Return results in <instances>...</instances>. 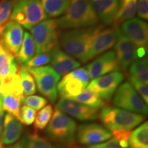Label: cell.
Wrapping results in <instances>:
<instances>
[{"label": "cell", "instance_id": "19", "mask_svg": "<svg viewBox=\"0 0 148 148\" xmlns=\"http://www.w3.org/2000/svg\"><path fill=\"white\" fill-rule=\"evenodd\" d=\"M98 18L106 25L113 24L119 10V0H90Z\"/></svg>", "mask_w": 148, "mask_h": 148}, {"label": "cell", "instance_id": "12", "mask_svg": "<svg viewBox=\"0 0 148 148\" xmlns=\"http://www.w3.org/2000/svg\"><path fill=\"white\" fill-rule=\"evenodd\" d=\"M108 130L97 123H84L77 127V143L84 145H94L103 143L111 138Z\"/></svg>", "mask_w": 148, "mask_h": 148}, {"label": "cell", "instance_id": "42", "mask_svg": "<svg viewBox=\"0 0 148 148\" xmlns=\"http://www.w3.org/2000/svg\"><path fill=\"white\" fill-rule=\"evenodd\" d=\"M10 148H23V147H22L21 143H18L12 147H10Z\"/></svg>", "mask_w": 148, "mask_h": 148}, {"label": "cell", "instance_id": "13", "mask_svg": "<svg viewBox=\"0 0 148 148\" xmlns=\"http://www.w3.org/2000/svg\"><path fill=\"white\" fill-rule=\"evenodd\" d=\"M120 29L136 47L147 49L148 26L147 22L138 18H132L123 22Z\"/></svg>", "mask_w": 148, "mask_h": 148}, {"label": "cell", "instance_id": "18", "mask_svg": "<svg viewBox=\"0 0 148 148\" xmlns=\"http://www.w3.org/2000/svg\"><path fill=\"white\" fill-rule=\"evenodd\" d=\"M50 62L53 69L60 76L77 69L81 64L78 60L68 55L58 47L51 52Z\"/></svg>", "mask_w": 148, "mask_h": 148}, {"label": "cell", "instance_id": "26", "mask_svg": "<svg viewBox=\"0 0 148 148\" xmlns=\"http://www.w3.org/2000/svg\"><path fill=\"white\" fill-rule=\"evenodd\" d=\"M69 99L82 103L85 106L98 109V110L102 108L105 105L104 101L99 95H97L95 92L92 90H88L86 88L78 95L72 97Z\"/></svg>", "mask_w": 148, "mask_h": 148}, {"label": "cell", "instance_id": "28", "mask_svg": "<svg viewBox=\"0 0 148 148\" xmlns=\"http://www.w3.org/2000/svg\"><path fill=\"white\" fill-rule=\"evenodd\" d=\"M21 143L23 148H56L49 140L36 132L25 135Z\"/></svg>", "mask_w": 148, "mask_h": 148}, {"label": "cell", "instance_id": "35", "mask_svg": "<svg viewBox=\"0 0 148 148\" xmlns=\"http://www.w3.org/2000/svg\"><path fill=\"white\" fill-rule=\"evenodd\" d=\"M36 115V110L24 105L20 108L17 119L24 125H30L34 123Z\"/></svg>", "mask_w": 148, "mask_h": 148}, {"label": "cell", "instance_id": "25", "mask_svg": "<svg viewBox=\"0 0 148 148\" xmlns=\"http://www.w3.org/2000/svg\"><path fill=\"white\" fill-rule=\"evenodd\" d=\"M0 90H1L2 95L5 94H10L23 99L24 95L19 73L18 72L9 78L5 79L3 82H1Z\"/></svg>", "mask_w": 148, "mask_h": 148}, {"label": "cell", "instance_id": "37", "mask_svg": "<svg viewBox=\"0 0 148 148\" xmlns=\"http://www.w3.org/2000/svg\"><path fill=\"white\" fill-rule=\"evenodd\" d=\"M130 82L133 88H135V90L138 92V95L141 96V98L143 101L147 103H148V87L147 85L143 84L140 81L137 80L134 77L129 76Z\"/></svg>", "mask_w": 148, "mask_h": 148}, {"label": "cell", "instance_id": "9", "mask_svg": "<svg viewBox=\"0 0 148 148\" xmlns=\"http://www.w3.org/2000/svg\"><path fill=\"white\" fill-rule=\"evenodd\" d=\"M86 68L76 69L64 75L58 84V92L61 97L69 99L80 94L89 83Z\"/></svg>", "mask_w": 148, "mask_h": 148}, {"label": "cell", "instance_id": "33", "mask_svg": "<svg viewBox=\"0 0 148 148\" xmlns=\"http://www.w3.org/2000/svg\"><path fill=\"white\" fill-rule=\"evenodd\" d=\"M16 1L15 0L0 1V25H5L10 18L12 8Z\"/></svg>", "mask_w": 148, "mask_h": 148}, {"label": "cell", "instance_id": "27", "mask_svg": "<svg viewBox=\"0 0 148 148\" xmlns=\"http://www.w3.org/2000/svg\"><path fill=\"white\" fill-rule=\"evenodd\" d=\"M130 148H148V122H144L132 132L129 140Z\"/></svg>", "mask_w": 148, "mask_h": 148}, {"label": "cell", "instance_id": "43", "mask_svg": "<svg viewBox=\"0 0 148 148\" xmlns=\"http://www.w3.org/2000/svg\"><path fill=\"white\" fill-rule=\"evenodd\" d=\"M0 86H1V82H0ZM1 103H2V95L0 90V108H1Z\"/></svg>", "mask_w": 148, "mask_h": 148}, {"label": "cell", "instance_id": "14", "mask_svg": "<svg viewBox=\"0 0 148 148\" xmlns=\"http://www.w3.org/2000/svg\"><path fill=\"white\" fill-rule=\"evenodd\" d=\"M89 79H93L114 71H119L120 68L115 52L109 51L98 57L86 66Z\"/></svg>", "mask_w": 148, "mask_h": 148}, {"label": "cell", "instance_id": "31", "mask_svg": "<svg viewBox=\"0 0 148 148\" xmlns=\"http://www.w3.org/2000/svg\"><path fill=\"white\" fill-rule=\"evenodd\" d=\"M22 99L10 94H5L2 95V103L1 108L6 111L8 114L14 116L17 119L19 113Z\"/></svg>", "mask_w": 148, "mask_h": 148}, {"label": "cell", "instance_id": "10", "mask_svg": "<svg viewBox=\"0 0 148 148\" xmlns=\"http://www.w3.org/2000/svg\"><path fill=\"white\" fill-rule=\"evenodd\" d=\"M114 27L116 36L114 52L119 62L120 69L125 72L131 64L138 59V47L121 32L119 26Z\"/></svg>", "mask_w": 148, "mask_h": 148}, {"label": "cell", "instance_id": "40", "mask_svg": "<svg viewBox=\"0 0 148 148\" xmlns=\"http://www.w3.org/2000/svg\"><path fill=\"white\" fill-rule=\"evenodd\" d=\"M86 148H123L119 145V142L114 138H110L106 142H103L102 143L97 144V145H90Z\"/></svg>", "mask_w": 148, "mask_h": 148}, {"label": "cell", "instance_id": "32", "mask_svg": "<svg viewBox=\"0 0 148 148\" xmlns=\"http://www.w3.org/2000/svg\"><path fill=\"white\" fill-rule=\"evenodd\" d=\"M53 115V108L47 104L36 114L34 119V128L36 130H42L47 126Z\"/></svg>", "mask_w": 148, "mask_h": 148}, {"label": "cell", "instance_id": "46", "mask_svg": "<svg viewBox=\"0 0 148 148\" xmlns=\"http://www.w3.org/2000/svg\"><path fill=\"white\" fill-rule=\"evenodd\" d=\"M15 1H19V0H15Z\"/></svg>", "mask_w": 148, "mask_h": 148}, {"label": "cell", "instance_id": "5", "mask_svg": "<svg viewBox=\"0 0 148 148\" xmlns=\"http://www.w3.org/2000/svg\"><path fill=\"white\" fill-rule=\"evenodd\" d=\"M40 0H19L12 8L10 19L25 28L31 29L47 18Z\"/></svg>", "mask_w": 148, "mask_h": 148}, {"label": "cell", "instance_id": "24", "mask_svg": "<svg viewBox=\"0 0 148 148\" xmlns=\"http://www.w3.org/2000/svg\"><path fill=\"white\" fill-rule=\"evenodd\" d=\"M47 17L54 18L62 15L69 7L71 0H40Z\"/></svg>", "mask_w": 148, "mask_h": 148}, {"label": "cell", "instance_id": "34", "mask_svg": "<svg viewBox=\"0 0 148 148\" xmlns=\"http://www.w3.org/2000/svg\"><path fill=\"white\" fill-rule=\"evenodd\" d=\"M22 103L35 110H38L47 105V100L40 95H29L23 98Z\"/></svg>", "mask_w": 148, "mask_h": 148}, {"label": "cell", "instance_id": "36", "mask_svg": "<svg viewBox=\"0 0 148 148\" xmlns=\"http://www.w3.org/2000/svg\"><path fill=\"white\" fill-rule=\"evenodd\" d=\"M51 62V53H41L36 54L24 66L27 68H35L42 66Z\"/></svg>", "mask_w": 148, "mask_h": 148}, {"label": "cell", "instance_id": "1", "mask_svg": "<svg viewBox=\"0 0 148 148\" xmlns=\"http://www.w3.org/2000/svg\"><path fill=\"white\" fill-rule=\"evenodd\" d=\"M103 28L101 25H95L66 31L59 38L60 47L68 55L85 63L92 41Z\"/></svg>", "mask_w": 148, "mask_h": 148}, {"label": "cell", "instance_id": "20", "mask_svg": "<svg viewBox=\"0 0 148 148\" xmlns=\"http://www.w3.org/2000/svg\"><path fill=\"white\" fill-rule=\"evenodd\" d=\"M1 140L3 145H11L19 139L23 134L22 123L14 116L7 113L4 117Z\"/></svg>", "mask_w": 148, "mask_h": 148}, {"label": "cell", "instance_id": "6", "mask_svg": "<svg viewBox=\"0 0 148 148\" xmlns=\"http://www.w3.org/2000/svg\"><path fill=\"white\" fill-rule=\"evenodd\" d=\"M31 34L36 45V54L51 53L58 47L60 28L56 19H45L33 27Z\"/></svg>", "mask_w": 148, "mask_h": 148}, {"label": "cell", "instance_id": "17", "mask_svg": "<svg viewBox=\"0 0 148 148\" xmlns=\"http://www.w3.org/2000/svg\"><path fill=\"white\" fill-rule=\"evenodd\" d=\"M116 38L114 27L101 29L95 36L90 45L86 55V62L114 46Z\"/></svg>", "mask_w": 148, "mask_h": 148}, {"label": "cell", "instance_id": "30", "mask_svg": "<svg viewBox=\"0 0 148 148\" xmlns=\"http://www.w3.org/2000/svg\"><path fill=\"white\" fill-rule=\"evenodd\" d=\"M18 73L21 77L24 97L34 94L36 92V84H35L34 77L31 75L27 68L24 65H22L21 67H19Z\"/></svg>", "mask_w": 148, "mask_h": 148}, {"label": "cell", "instance_id": "44", "mask_svg": "<svg viewBox=\"0 0 148 148\" xmlns=\"http://www.w3.org/2000/svg\"><path fill=\"white\" fill-rule=\"evenodd\" d=\"M4 26H5V25H0V35H1V32H3V28H4Z\"/></svg>", "mask_w": 148, "mask_h": 148}, {"label": "cell", "instance_id": "16", "mask_svg": "<svg viewBox=\"0 0 148 148\" xmlns=\"http://www.w3.org/2000/svg\"><path fill=\"white\" fill-rule=\"evenodd\" d=\"M23 34V29L21 25L10 21L5 24L0 35V42L16 58L21 48Z\"/></svg>", "mask_w": 148, "mask_h": 148}, {"label": "cell", "instance_id": "23", "mask_svg": "<svg viewBox=\"0 0 148 148\" xmlns=\"http://www.w3.org/2000/svg\"><path fill=\"white\" fill-rule=\"evenodd\" d=\"M119 10L113 23L114 26H119V24L134 17L137 8V0H119Z\"/></svg>", "mask_w": 148, "mask_h": 148}, {"label": "cell", "instance_id": "22", "mask_svg": "<svg viewBox=\"0 0 148 148\" xmlns=\"http://www.w3.org/2000/svg\"><path fill=\"white\" fill-rule=\"evenodd\" d=\"M36 45L32 35L29 32H25L23 34V39L18 51L16 59L18 62L24 65L32 59L36 54Z\"/></svg>", "mask_w": 148, "mask_h": 148}, {"label": "cell", "instance_id": "39", "mask_svg": "<svg viewBox=\"0 0 148 148\" xmlns=\"http://www.w3.org/2000/svg\"><path fill=\"white\" fill-rule=\"evenodd\" d=\"M137 14L140 18L148 19V0H137Z\"/></svg>", "mask_w": 148, "mask_h": 148}, {"label": "cell", "instance_id": "41", "mask_svg": "<svg viewBox=\"0 0 148 148\" xmlns=\"http://www.w3.org/2000/svg\"><path fill=\"white\" fill-rule=\"evenodd\" d=\"M4 115V110L2 108H0V140H1V135L3 132V119Z\"/></svg>", "mask_w": 148, "mask_h": 148}, {"label": "cell", "instance_id": "15", "mask_svg": "<svg viewBox=\"0 0 148 148\" xmlns=\"http://www.w3.org/2000/svg\"><path fill=\"white\" fill-rule=\"evenodd\" d=\"M56 106L62 112L73 116L79 121H94L99 118L98 109L85 106L70 99L61 98Z\"/></svg>", "mask_w": 148, "mask_h": 148}, {"label": "cell", "instance_id": "38", "mask_svg": "<svg viewBox=\"0 0 148 148\" xmlns=\"http://www.w3.org/2000/svg\"><path fill=\"white\" fill-rule=\"evenodd\" d=\"M132 131L118 130L112 131L111 134L113 135L114 138L119 142V145L123 148H127L129 146V140Z\"/></svg>", "mask_w": 148, "mask_h": 148}, {"label": "cell", "instance_id": "11", "mask_svg": "<svg viewBox=\"0 0 148 148\" xmlns=\"http://www.w3.org/2000/svg\"><path fill=\"white\" fill-rule=\"evenodd\" d=\"M123 78V74L121 72H112L92 79L86 88L95 92L102 99L110 101Z\"/></svg>", "mask_w": 148, "mask_h": 148}, {"label": "cell", "instance_id": "4", "mask_svg": "<svg viewBox=\"0 0 148 148\" xmlns=\"http://www.w3.org/2000/svg\"><path fill=\"white\" fill-rule=\"evenodd\" d=\"M101 123L108 130H132L145 119L143 114L130 112L119 108L105 106L99 114Z\"/></svg>", "mask_w": 148, "mask_h": 148}, {"label": "cell", "instance_id": "45", "mask_svg": "<svg viewBox=\"0 0 148 148\" xmlns=\"http://www.w3.org/2000/svg\"><path fill=\"white\" fill-rule=\"evenodd\" d=\"M0 148H4V147H3V145L1 141H0Z\"/></svg>", "mask_w": 148, "mask_h": 148}, {"label": "cell", "instance_id": "29", "mask_svg": "<svg viewBox=\"0 0 148 148\" xmlns=\"http://www.w3.org/2000/svg\"><path fill=\"white\" fill-rule=\"evenodd\" d=\"M130 76L134 77L143 84L148 83V62L147 58L134 61L129 66Z\"/></svg>", "mask_w": 148, "mask_h": 148}, {"label": "cell", "instance_id": "21", "mask_svg": "<svg viewBox=\"0 0 148 148\" xmlns=\"http://www.w3.org/2000/svg\"><path fill=\"white\" fill-rule=\"evenodd\" d=\"M19 66L14 57L0 42V82L18 73Z\"/></svg>", "mask_w": 148, "mask_h": 148}, {"label": "cell", "instance_id": "3", "mask_svg": "<svg viewBox=\"0 0 148 148\" xmlns=\"http://www.w3.org/2000/svg\"><path fill=\"white\" fill-rule=\"evenodd\" d=\"M76 122L56 106L46 132L58 145L73 148L76 141Z\"/></svg>", "mask_w": 148, "mask_h": 148}, {"label": "cell", "instance_id": "7", "mask_svg": "<svg viewBox=\"0 0 148 148\" xmlns=\"http://www.w3.org/2000/svg\"><path fill=\"white\" fill-rule=\"evenodd\" d=\"M27 69L36 81L40 93L51 103L56 102L58 99V84L60 79V75L50 66Z\"/></svg>", "mask_w": 148, "mask_h": 148}, {"label": "cell", "instance_id": "2", "mask_svg": "<svg viewBox=\"0 0 148 148\" xmlns=\"http://www.w3.org/2000/svg\"><path fill=\"white\" fill-rule=\"evenodd\" d=\"M98 21L90 0H71L64 15L56 19L59 27L63 29L95 26Z\"/></svg>", "mask_w": 148, "mask_h": 148}, {"label": "cell", "instance_id": "8", "mask_svg": "<svg viewBox=\"0 0 148 148\" xmlns=\"http://www.w3.org/2000/svg\"><path fill=\"white\" fill-rule=\"evenodd\" d=\"M113 103L123 110L140 114L147 113V104L130 83L125 82L119 86L114 94Z\"/></svg>", "mask_w": 148, "mask_h": 148}, {"label": "cell", "instance_id": "47", "mask_svg": "<svg viewBox=\"0 0 148 148\" xmlns=\"http://www.w3.org/2000/svg\"><path fill=\"white\" fill-rule=\"evenodd\" d=\"M8 148H10V147H8Z\"/></svg>", "mask_w": 148, "mask_h": 148}]
</instances>
